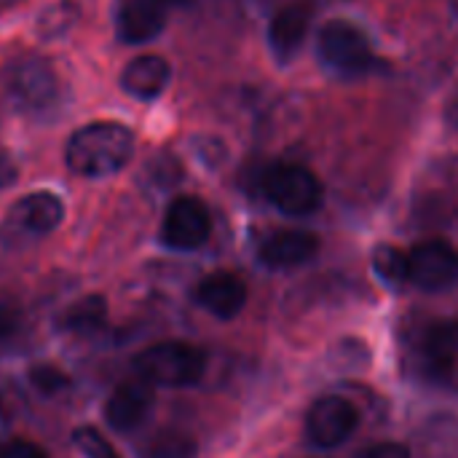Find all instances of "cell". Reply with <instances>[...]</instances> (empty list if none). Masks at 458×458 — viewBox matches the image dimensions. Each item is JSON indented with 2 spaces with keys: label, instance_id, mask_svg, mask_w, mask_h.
<instances>
[{
  "label": "cell",
  "instance_id": "5bb4252c",
  "mask_svg": "<svg viewBox=\"0 0 458 458\" xmlns=\"http://www.w3.org/2000/svg\"><path fill=\"white\" fill-rule=\"evenodd\" d=\"M169 78H172L169 62L156 54H145L126 64V70L121 75V86L126 94H131L137 99H156L166 89Z\"/></svg>",
  "mask_w": 458,
  "mask_h": 458
},
{
  "label": "cell",
  "instance_id": "52a82bcc",
  "mask_svg": "<svg viewBox=\"0 0 458 458\" xmlns=\"http://www.w3.org/2000/svg\"><path fill=\"white\" fill-rule=\"evenodd\" d=\"M357 424H360L357 408L338 394L319 397L306 413V435L317 448L325 451L344 445L354 435Z\"/></svg>",
  "mask_w": 458,
  "mask_h": 458
},
{
  "label": "cell",
  "instance_id": "7c38bea8",
  "mask_svg": "<svg viewBox=\"0 0 458 458\" xmlns=\"http://www.w3.org/2000/svg\"><path fill=\"white\" fill-rule=\"evenodd\" d=\"M319 250V239L311 231H276L271 233L263 244H260V263H266L268 268H295L309 263Z\"/></svg>",
  "mask_w": 458,
  "mask_h": 458
},
{
  "label": "cell",
  "instance_id": "5b68a950",
  "mask_svg": "<svg viewBox=\"0 0 458 458\" xmlns=\"http://www.w3.org/2000/svg\"><path fill=\"white\" fill-rule=\"evenodd\" d=\"M319 56L344 75L368 72L376 62L370 38L352 21L335 19L319 32Z\"/></svg>",
  "mask_w": 458,
  "mask_h": 458
},
{
  "label": "cell",
  "instance_id": "cb8c5ba5",
  "mask_svg": "<svg viewBox=\"0 0 458 458\" xmlns=\"http://www.w3.org/2000/svg\"><path fill=\"white\" fill-rule=\"evenodd\" d=\"M362 458H411V451L400 443H381V445L368 448Z\"/></svg>",
  "mask_w": 458,
  "mask_h": 458
},
{
  "label": "cell",
  "instance_id": "7402d4cb",
  "mask_svg": "<svg viewBox=\"0 0 458 458\" xmlns=\"http://www.w3.org/2000/svg\"><path fill=\"white\" fill-rule=\"evenodd\" d=\"M30 378H32V384L38 386V389H43V392H59L64 384H67V378L56 370V368H32V373H30Z\"/></svg>",
  "mask_w": 458,
  "mask_h": 458
},
{
  "label": "cell",
  "instance_id": "484cf974",
  "mask_svg": "<svg viewBox=\"0 0 458 458\" xmlns=\"http://www.w3.org/2000/svg\"><path fill=\"white\" fill-rule=\"evenodd\" d=\"M11 3H16V0H0V11H3V8H8Z\"/></svg>",
  "mask_w": 458,
  "mask_h": 458
},
{
  "label": "cell",
  "instance_id": "d6986e66",
  "mask_svg": "<svg viewBox=\"0 0 458 458\" xmlns=\"http://www.w3.org/2000/svg\"><path fill=\"white\" fill-rule=\"evenodd\" d=\"M373 268L376 274L386 282V284H405L411 282V260L408 252L392 247V244H381L373 252Z\"/></svg>",
  "mask_w": 458,
  "mask_h": 458
},
{
  "label": "cell",
  "instance_id": "6da1fadb",
  "mask_svg": "<svg viewBox=\"0 0 458 458\" xmlns=\"http://www.w3.org/2000/svg\"><path fill=\"white\" fill-rule=\"evenodd\" d=\"M134 153V134L115 121H97L78 129L64 150V161L72 174L110 177L121 172Z\"/></svg>",
  "mask_w": 458,
  "mask_h": 458
},
{
  "label": "cell",
  "instance_id": "44dd1931",
  "mask_svg": "<svg viewBox=\"0 0 458 458\" xmlns=\"http://www.w3.org/2000/svg\"><path fill=\"white\" fill-rule=\"evenodd\" d=\"M21 327V309L13 298L0 295V344L11 341Z\"/></svg>",
  "mask_w": 458,
  "mask_h": 458
},
{
  "label": "cell",
  "instance_id": "8fae6325",
  "mask_svg": "<svg viewBox=\"0 0 458 458\" xmlns=\"http://www.w3.org/2000/svg\"><path fill=\"white\" fill-rule=\"evenodd\" d=\"M196 301L217 319H233L247 303V284L231 271H215L196 287Z\"/></svg>",
  "mask_w": 458,
  "mask_h": 458
},
{
  "label": "cell",
  "instance_id": "2e32d148",
  "mask_svg": "<svg viewBox=\"0 0 458 458\" xmlns=\"http://www.w3.org/2000/svg\"><path fill=\"white\" fill-rule=\"evenodd\" d=\"M419 352H421L424 368H427L435 378L448 376L458 354V319L432 325V327L424 333Z\"/></svg>",
  "mask_w": 458,
  "mask_h": 458
},
{
  "label": "cell",
  "instance_id": "e0dca14e",
  "mask_svg": "<svg viewBox=\"0 0 458 458\" xmlns=\"http://www.w3.org/2000/svg\"><path fill=\"white\" fill-rule=\"evenodd\" d=\"M196 454L199 448L191 435L177 429H164L142 445L140 458H196Z\"/></svg>",
  "mask_w": 458,
  "mask_h": 458
},
{
  "label": "cell",
  "instance_id": "8992f818",
  "mask_svg": "<svg viewBox=\"0 0 458 458\" xmlns=\"http://www.w3.org/2000/svg\"><path fill=\"white\" fill-rule=\"evenodd\" d=\"M212 233V217L201 199L196 196H180L169 204L164 223H161V242L169 250L191 252L207 244Z\"/></svg>",
  "mask_w": 458,
  "mask_h": 458
},
{
  "label": "cell",
  "instance_id": "30bf717a",
  "mask_svg": "<svg viewBox=\"0 0 458 458\" xmlns=\"http://www.w3.org/2000/svg\"><path fill=\"white\" fill-rule=\"evenodd\" d=\"M166 24L161 0H121L115 11V32L123 43H148Z\"/></svg>",
  "mask_w": 458,
  "mask_h": 458
},
{
  "label": "cell",
  "instance_id": "9a60e30c",
  "mask_svg": "<svg viewBox=\"0 0 458 458\" xmlns=\"http://www.w3.org/2000/svg\"><path fill=\"white\" fill-rule=\"evenodd\" d=\"M11 217L21 231L43 236V233H51L62 223L64 204H62L59 196H54L48 191H38V193H30V196L19 199Z\"/></svg>",
  "mask_w": 458,
  "mask_h": 458
},
{
  "label": "cell",
  "instance_id": "7a4b0ae2",
  "mask_svg": "<svg viewBox=\"0 0 458 458\" xmlns=\"http://www.w3.org/2000/svg\"><path fill=\"white\" fill-rule=\"evenodd\" d=\"M134 373L150 386L185 389L204 378L207 354L185 341H161L137 354Z\"/></svg>",
  "mask_w": 458,
  "mask_h": 458
},
{
  "label": "cell",
  "instance_id": "9c48e42d",
  "mask_svg": "<svg viewBox=\"0 0 458 458\" xmlns=\"http://www.w3.org/2000/svg\"><path fill=\"white\" fill-rule=\"evenodd\" d=\"M153 405H156L153 386L142 378H131L113 389L105 405V421L115 432H131L150 416Z\"/></svg>",
  "mask_w": 458,
  "mask_h": 458
},
{
  "label": "cell",
  "instance_id": "603a6c76",
  "mask_svg": "<svg viewBox=\"0 0 458 458\" xmlns=\"http://www.w3.org/2000/svg\"><path fill=\"white\" fill-rule=\"evenodd\" d=\"M0 458H48L46 451L30 440H8L0 445Z\"/></svg>",
  "mask_w": 458,
  "mask_h": 458
},
{
  "label": "cell",
  "instance_id": "ffe728a7",
  "mask_svg": "<svg viewBox=\"0 0 458 458\" xmlns=\"http://www.w3.org/2000/svg\"><path fill=\"white\" fill-rule=\"evenodd\" d=\"M72 445L78 448V454L86 458H121L118 451L110 445V440L94 429V427H81L72 432Z\"/></svg>",
  "mask_w": 458,
  "mask_h": 458
},
{
  "label": "cell",
  "instance_id": "ac0fdd59",
  "mask_svg": "<svg viewBox=\"0 0 458 458\" xmlns=\"http://www.w3.org/2000/svg\"><path fill=\"white\" fill-rule=\"evenodd\" d=\"M105 317H107V306L99 295H89L78 303H72L62 319V325L70 330V333H94L97 327L105 325Z\"/></svg>",
  "mask_w": 458,
  "mask_h": 458
},
{
  "label": "cell",
  "instance_id": "3957f363",
  "mask_svg": "<svg viewBox=\"0 0 458 458\" xmlns=\"http://www.w3.org/2000/svg\"><path fill=\"white\" fill-rule=\"evenodd\" d=\"M5 86L13 105L27 115H51L62 105V81L46 59L30 56L13 62Z\"/></svg>",
  "mask_w": 458,
  "mask_h": 458
},
{
  "label": "cell",
  "instance_id": "4fadbf2b",
  "mask_svg": "<svg viewBox=\"0 0 458 458\" xmlns=\"http://www.w3.org/2000/svg\"><path fill=\"white\" fill-rule=\"evenodd\" d=\"M311 27V5L309 3H290L279 8L268 24V43L279 59H290L306 40Z\"/></svg>",
  "mask_w": 458,
  "mask_h": 458
},
{
  "label": "cell",
  "instance_id": "277c9868",
  "mask_svg": "<svg viewBox=\"0 0 458 458\" xmlns=\"http://www.w3.org/2000/svg\"><path fill=\"white\" fill-rule=\"evenodd\" d=\"M263 193L279 212L293 217L311 215L322 204V182L301 164H274L263 174Z\"/></svg>",
  "mask_w": 458,
  "mask_h": 458
},
{
  "label": "cell",
  "instance_id": "d4e9b609",
  "mask_svg": "<svg viewBox=\"0 0 458 458\" xmlns=\"http://www.w3.org/2000/svg\"><path fill=\"white\" fill-rule=\"evenodd\" d=\"M161 3H164L166 8H172V5H191L193 0H161Z\"/></svg>",
  "mask_w": 458,
  "mask_h": 458
},
{
  "label": "cell",
  "instance_id": "ba28073f",
  "mask_svg": "<svg viewBox=\"0 0 458 458\" xmlns=\"http://www.w3.org/2000/svg\"><path fill=\"white\" fill-rule=\"evenodd\" d=\"M411 282L427 293H443L458 282V252L443 239H429L408 252Z\"/></svg>",
  "mask_w": 458,
  "mask_h": 458
}]
</instances>
